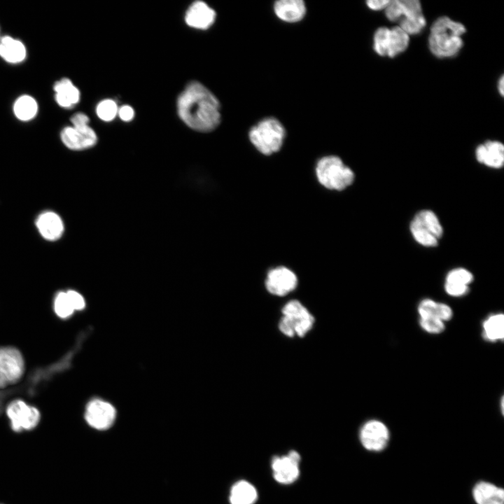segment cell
<instances>
[{
    "label": "cell",
    "instance_id": "cell-1",
    "mask_svg": "<svg viewBox=\"0 0 504 504\" xmlns=\"http://www.w3.org/2000/svg\"><path fill=\"white\" fill-rule=\"evenodd\" d=\"M176 108L181 120L195 131L209 132L220 122L219 101L198 81L188 83L178 97Z\"/></svg>",
    "mask_w": 504,
    "mask_h": 504
},
{
    "label": "cell",
    "instance_id": "cell-2",
    "mask_svg": "<svg viewBox=\"0 0 504 504\" xmlns=\"http://www.w3.org/2000/svg\"><path fill=\"white\" fill-rule=\"evenodd\" d=\"M465 27L449 17L438 18L431 25L428 47L433 55L444 58L455 56L461 49Z\"/></svg>",
    "mask_w": 504,
    "mask_h": 504
},
{
    "label": "cell",
    "instance_id": "cell-3",
    "mask_svg": "<svg viewBox=\"0 0 504 504\" xmlns=\"http://www.w3.org/2000/svg\"><path fill=\"white\" fill-rule=\"evenodd\" d=\"M286 132L276 118H267L253 126L248 133L252 144L264 155H271L281 148Z\"/></svg>",
    "mask_w": 504,
    "mask_h": 504
},
{
    "label": "cell",
    "instance_id": "cell-4",
    "mask_svg": "<svg viewBox=\"0 0 504 504\" xmlns=\"http://www.w3.org/2000/svg\"><path fill=\"white\" fill-rule=\"evenodd\" d=\"M316 174L319 183L330 190H344L354 180L353 171L335 155L320 159L316 167Z\"/></svg>",
    "mask_w": 504,
    "mask_h": 504
},
{
    "label": "cell",
    "instance_id": "cell-5",
    "mask_svg": "<svg viewBox=\"0 0 504 504\" xmlns=\"http://www.w3.org/2000/svg\"><path fill=\"white\" fill-rule=\"evenodd\" d=\"M279 330L286 336H304L312 328L314 318L298 300L288 302L281 309Z\"/></svg>",
    "mask_w": 504,
    "mask_h": 504
},
{
    "label": "cell",
    "instance_id": "cell-6",
    "mask_svg": "<svg viewBox=\"0 0 504 504\" xmlns=\"http://www.w3.org/2000/svg\"><path fill=\"white\" fill-rule=\"evenodd\" d=\"M409 42L410 36L400 27H381L374 34L373 48L380 56L393 57L403 52Z\"/></svg>",
    "mask_w": 504,
    "mask_h": 504
},
{
    "label": "cell",
    "instance_id": "cell-7",
    "mask_svg": "<svg viewBox=\"0 0 504 504\" xmlns=\"http://www.w3.org/2000/svg\"><path fill=\"white\" fill-rule=\"evenodd\" d=\"M6 414L13 431L19 433L34 429L41 419L39 410L20 399L11 401L6 407Z\"/></svg>",
    "mask_w": 504,
    "mask_h": 504
},
{
    "label": "cell",
    "instance_id": "cell-8",
    "mask_svg": "<svg viewBox=\"0 0 504 504\" xmlns=\"http://www.w3.org/2000/svg\"><path fill=\"white\" fill-rule=\"evenodd\" d=\"M24 372V361L21 352L15 347L0 348V388L20 381Z\"/></svg>",
    "mask_w": 504,
    "mask_h": 504
},
{
    "label": "cell",
    "instance_id": "cell-9",
    "mask_svg": "<svg viewBox=\"0 0 504 504\" xmlns=\"http://www.w3.org/2000/svg\"><path fill=\"white\" fill-rule=\"evenodd\" d=\"M301 456L295 450L286 455L274 456L271 460V469L274 480L284 485L295 482L300 476Z\"/></svg>",
    "mask_w": 504,
    "mask_h": 504
},
{
    "label": "cell",
    "instance_id": "cell-10",
    "mask_svg": "<svg viewBox=\"0 0 504 504\" xmlns=\"http://www.w3.org/2000/svg\"><path fill=\"white\" fill-rule=\"evenodd\" d=\"M387 426L379 420L366 421L359 431V440L363 447L370 451H380L385 449L389 440Z\"/></svg>",
    "mask_w": 504,
    "mask_h": 504
},
{
    "label": "cell",
    "instance_id": "cell-11",
    "mask_svg": "<svg viewBox=\"0 0 504 504\" xmlns=\"http://www.w3.org/2000/svg\"><path fill=\"white\" fill-rule=\"evenodd\" d=\"M62 144L72 150H83L93 147L97 142L95 131L88 125H69L63 127L59 134Z\"/></svg>",
    "mask_w": 504,
    "mask_h": 504
},
{
    "label": "cell",
    "instance_id": "cell-12",
    "mask_svg": "<svg viewBox=\"0 0 504 504\" xmlns=\"http://www.w3.org/2000/svg\"><path fill=\"white\" fill-rule=\"evenodd\" d=\"M116 416L115 408L110 403L99 399L88 402L85 412V419L92 428L104 430L113 424Z\"/></svg>",
    "mask_w": 504,
    "mask_h": 504
},
{
    "label": "cell",
    "instance_id": "cell-13",
    "mask_svg": "<svg viewBox=\"0 0 504 504\" xmlns=\"http://www.w3.org/2000/svg\"><path fill=\"white\" fill-rule=\"evenodd\" d=\"M298 285L295 274L286 267L271 270L265 279V287L269 293L276 296H284L293 291Z\"/></svg>",
    "mask_w": 504,
    "mask_h": 504
},
{
    "label": "cell",
    "instance_id": "cell-14",
    "mask_svg": "<svg viewBox=\"0 0 504 504\" xmlns=\"http://www.w3.org/2000/svg\"><path fill=\"white\" fill-rule=\"evenodd\" d=\"M216 12L205 2L197 1L192 3L185 15L186 24L193 28L206 29L210 27L216 19Z\"/></svg>",
    "mask_w": 504,
    "mask_h": 504
},
{
    "label": "cell",
    "instance_id": "cell-15",
    "mask_svg": "<svg viewBox=\"0 0 504 504\" xmlns=\"http://www.w3.org/2000/svg\"><path fill=\"white\" fill-rule=\"evenodd\" d=\"M52 89L55 100L61 108H71L80 102V90L69 78H62L55 81Z\"/></svg>",
    "mask_w": 504,
    "mask_h": 504
},
{
    "label": "cell",
    "instance_id": "cell-16",
    "mask_svg": "<svg viewBox=\"0 0 504 504\" xmlns=\"http://www.w3.org/2000/svg\"><path fill=\"white\" fill-rule=\"evenodd\" d=\"M27 57V50L20 39L9 35L0 38V57L10 64L23 62Z\"/></svg>",
    "mask_w": 504,
    "mask_h": 504
},
{
    "label": "cell",
    "instance_id": "cell-17",
    "mask_svg": "<svg viewBox=\"0 0 504 504\" xmlns=\"http://www.w3.org/2000/svg\"><path fill=\"white\" fill-rule=\"evenodd\" d=\"M36 225L41 235L48 241L59 239L64 232L61 217L50 211L41 214L36 220Z\"/></svg>",
    "mask_w": 504,
    "mask_h": 504
},
{
    "label": "cell",
    "instance_id": "cell-18",
    "mask_svg": "<svg viewBox=\"0 0 504 504\" xmlns=\"http://www.w3.org/2000/svg\"><path fill=\"white\" fill-rule=\"evenodd\" d=\"M476 158L492 168H500L504 162V146L497 141H488L476 148Z\"/></svg>",
    "mask_w": 504,
    "mask_h": 504
},
{
    "label": "cell",
    "instance_id": "cell-19",
    "mask_svg": "<svg viewBox=\"0 0 504 504\" xmlns=\"http://www.w3.org/2000/svg\"><path fill=\"white\" fill-rule=\"evenodd\" d=\"M385 14L388 20L397 21L422 14V8L418 0H393L386 8Z\"/></svg>",
    "mask_w": 504,
    "mask_h": 504
},
{
    "label": "cell",
    "instance_id": "cell-20",
    "mask_svg": "<svg viewBox=\"0 0 504 504\" xmlns=\"http://www.w3.org/2000/svg\"><path fill=\"white\" fill-rule=\"evenodd\" d=\"M472 497L477 504H504V491L489 482H477L472 489Z\"/></svg>",
    "mask_w": 504,
    "mask_h": 504
},
{
    "label": "cell",
    "instance_id": "cell-21",
    "mask_svg": "<svg viewBox=\"0 0 504 504\" xmlns=\"http://www.w3.org/2000/svg\"><path fill=\"white\" fill-rule=\"evenodd\" d=\"M274 10L279 19L288 22L300 21L306 13V6L302 0L277 1L274 5Z\"/></svg>",
    "mask_w": 504,
    "mask_h": 504
},
{
    "label": "cell",
    "instance_id": "cell-22",
    "mask_svg": "<svg viewBox=\"0 0 504 504\" xmlns=\"http://www.w3.org/2000/svg\"><path fill=\"white\" fill-rule=\"evenodd\" d=\"M258 498L256 487L246 479L235 482L229 495L230 504H255Z\"/></svg>",
    "mask_w": 504,
    "mask_h": 504
},
{
    "label": "cell",
    "instance_id": "cell-23",
    "mask_svg": "<svg viewBox=\"0 0 504 504\" xmlns=\"http://www.w3.org/2000/svg\"><path fill=\"white\" fill-rule=\"evenodd\" d=\"M13 111L15 118L22 122H29L36 118L38 112V104L29 94H22L14 102Z\"/></svg>",
    "mask_w": 504,
    "mask_h": 504
},
{
    "label": "cell",
    "instance_id": "cell-24",
    "mask_svg": "<svg viewBox=\"0 0 504 504\" xmlns=\"http://www.w3.org/2000/svg\"><path fill=\"white\" fill-rule=\"evenodd\" d=\"M484 335L489 341L503 340L504 336V316L497 314L489 316L483 323Z\"/></svg>",
    "mask_w": 504,
    "mask_h": 504
},
{
    "label": "cell",
    "instance_id": "cell-25",
    "mask_svg": "<svg viewBox=\"0 0 504 504\" xmlns=\"http://www.w3.org/2000/svg\"><path fill=\"white\" fill-rule=\"evenodd\" d=\"M414 219L438 239L442 235L443 228L438 218L432 211L422 210L416 214Z\"/></svg>",
    "mask_w": 504,
    "mask_h": 504
},
{
    "label": "cell",
    "instance_id": "cell-26",
    "mask_svg": "<svg viewBox=\"0 0 504 504\" xmlns=\"http://www.w3.org/2000/svg\"><path fill=\"white\" fill-rule=\"evenodd\" d=\"M410 231L414 239L424 246H435L438 244V239L415 219L410 223Z\"/></svg>",
    "mask_w": 504,
    "mask_h": 504
},
{
    "label": "cell",
    "instance_id": "cell-27",
    "mask_svg": "<svg viewBox=\"0 0 504 504\" xmlns=\"http://www.w3.org/2000/svg\"><path fill=\"white\" fill-rule=\"evenodd\" d=\"M53 309L55 314L60 318L70 317L75 312L69 301L66 291H60L54 298Z\"/></svg>",
    "mask_w": 504,
    "mask_h": 504
},
{
    "label": "cell",
    "instance_id": "cell-28",
    "mask_svg": "<svg viewBox=\"0 0 504 504\" xmlns=\"http://www.w3.org/2000/svg\"><path fill=\"white\" fill-rule=\"evenodd\" d=\"M426 24V19L422 14L400 20V27L407 34L414 35L421 32Z\"/></svg>",
    "mask_w": 504,
    "mask_h": 504
},
{
    "label": "cell",
    "instance_id": "cell-29",
    "mask_svg": "<svg viewBox=\"0 0 504 504\" xmlns=\"http://www.w3.org/2000/svg\"><path fill=\"white\" fill-rule=\"evenodd\" d=\"M118 107L115 101L106 99L97 106L96 113L99 118L105 122L113 120L118 114Z\"/></svg>",
    "mask_w": 504,
    "mask_h": 504
},
{
    "label": "cell",
    "instance_id": "cell-30",
    "mask_svg": "<svg viewBox=\"0 0 504 504\" xmlns=\"http://www.w3.org/2000/svg\"><path fill=\"white\" fill-rule=\"evenodd\" d=\"M473 280L470 272L463 268H456L450 271L446 277L447 283L468 286Z\"/></svg>",
    "mask_w": 504,
    "mask_h": 504
},
{
    "label": "cell",
    "instance_id": "cell-31",
    "mask_svg": "<svg viewBox=\"0 0 504 504\" xmlns=\"http://www.w3.org/2000/svg\"><path fill=\"white\" fill-rule=\"evenodd\" d=\"M420 326L425 331L431 334H438L444 330V322L435 317L421 318Z\"/></svg>",
    "mask_w": 504,
    "mask_h": 504
},
{
    "label": "cell",
    "instance_id": "cell-32",
    "mask_svg": "<svg viewBox=\"0 0 504 504\" xmlns=\"http://www.w3.org/2000/svg\"><path fill=\"white\" fill-rule=\"evenodd\" d=\"M438 303L430 299H425L421 301L418 307L421 318H435Z\"/></svg>",
    "mask_w": 504,
    "mask_h": 504
},
{
    "label": "cell",
    "instance_id": "cell-33",
    "mask_svg": "<svg viewBox=\"0 0 504 504\" xmlns=\"http://www.w3.org/2000/svg\"><path fill=\"white\" fill-rule=\"evenodd\" d=\"M66 292L74 311H80L85 308V301L80 293L74 290H69Z\"/></svg>",
    "mask_w": 504,
    "mask_h": 504
},
{
    "label": "cell",
    "instance_id": "cell-34",
    "mask_svg": "<svg viewBox=\"0 0 504 504\" xmlns=\"http://www.w3.org/2000/svg\"><path fill=\"white\" fill-rule=\"evenodd\" d=\"M444 289L449 295L459 297L465 295L468 292V286L445 282Z\"/></svg>",
    "mask_w": 504,
    "mask_h": 504
},
{
    "label": "cell",
    "instance_id": "cell-35",
    "mask_svg": "<svg viewBox=\"0 0 504 504\" xmlns=\"http://www.w3.org/2000/svg\"><path fill=\"white\" fill-rule=\"evenodd\" d=\"M453 315L451 307L444 303H438L435 318L442 321L449 320Z\"/></svg>",
    "mask_w": 504,
    "mask_h": 504
},
{
    "label": "cell",
    "instance_id": "cell-36",
    "mask_svg": "<svg viewBox=\"0 0 504 504\" xmlns=\"http://www.w3.org/2000/svg\"><path fill=\"white\" fill-rule=\"evenodd\" d=\"M70 121L72 126H85L89 125L90 118L85 113L77 112L71 115Z\"/></svg>",
    "mask_w": 504,
    "mask_h": 504
},
{
    "label": "cell",
    "instance_id": "cell-37",
    "mask_svg": "<svg viewBox=\"0 0 504 504\" xmlns=\"http://www.w3.org/2000/svg\"><path fill=\"white\" fill-rule=\"evenodd\" d=\"M118 114L122 120L129 122L134 118V111L132 106L124 105L118 108Z\"/></svg>",
    "mask_w": 504,
    "mask_h": 504
},
{
    "label": "cell",
    "instance_id": "cell-38",
    "mask_svg": "<svg viewBox=\"0 0 504 504\" xmlns=\"http://www.w3.org/2000/svg\"><path fill=\"white\" fill-rule=\"evenodd\" d=\"M390 0H368L366 4L369 8L373 10H385Z\"/></svg>",
    "mask_w": 504,
    "mask_h": 504
},
{
    "label": "cell",
    "instance_id": "cell-39",
    "mask_svg": "<svg viewBox=\"0 0 504 504\" xmlns=\"http://www.w3.org/2000/svg\"><path fill=\"white\" fill-rule=\"evenodd\" d=\"M498 92H500V94L502 96H503V94H504V78L503 76L500 78V80H498Z\"/></svg>",
    "mask_w": 504,
    "mask_h": 504
},
{
    "label": "cell",
    "instance_id": "cell-40",
    "mask_svg": "<svg viewBox=\"0 0 504 504\" xmlns=\"http://www.w3.org/2000/svg\"><path fill=\"white\" fill-rule=\"evenodd\" d=\"M1 27H0V38H1Z\"/></svg>",
    "mask_w": 504,
    "mask_h": 504
}]
</instances>
